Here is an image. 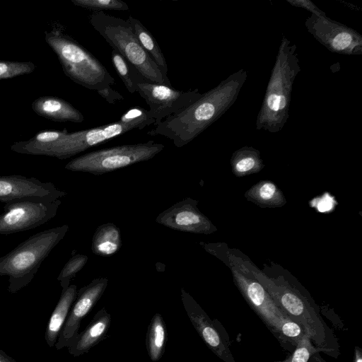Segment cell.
<instances>
[{"mask_svg": "<svg viewBox=\"0 0 362 362\" xmlns=\"http://www.w3.org/2000/svg\"><path fill=\"white\" fill-rule=\"evenodd\" d=\"M182 301L195 330L208 348L224 362H235L230 348L228 335L217 320H211L201 306L185 291Z\"/></svg>", "mask_w": 362, "mask_h": 362, "instance_id": "cell-13", "label": "cell"}, {"mask_svg": "<svg viewBox=\"0 0 362 362\" xmlns=\"http://www.w3.org/2000/svg\"><path fill=\"white\" fill-rule=\"evenodd\" d=\"M0 362H11L6 357L0 355Z\"/></svg>", "mask_w": 362, "mask_h": 362, "instance_id": "cell-33", "label": "cell"}, {"mask_svg": "<svg viewBox=\"0 0 362 362\" xmlns=\"http://www.w3.org/2000/svg\"><path fill=\"white\" fill-rule=\"evenodd\" d=\"M111 320V315L105 308L97 312L84 330L78 333L68 346L69 353L74 356H79L88 352L106 337Z\"/></svg>", "mask_w": 362, "mask_h": 362, "instance_id": "cell-17", "label": "cell"}, {"mask_svg": "<svg viewBox=\"0 0 362 362\" xmlns=\"http://www.w3.org/2000/svg\"><path fill=\"white\" fill-rule=\"evenodd\" d=\"M196 200L187 199L162 212L156 221L166 227L197 234H210L216 228L197 206Z\"/></svg>", "mask_w": 362, "mask_h": 362, "instance_id": "cell-15", "label": "cell"}, {"mask_svg": "<svg viewBox=\"0 0 362 362\" xmlns=\"http://www.w3.org/2000/svg\"><path fill=\"white\" fill-rule=\"evenodd\" d=\"M148 127L139 122H117L89 129L64 133L62 138L42 149L39 156H47L59 159L69 158L94 146L135 129Z\"/></svg>", "mask_w": 362, "mask_h": 362, "instance_id": "cell-9", "label": "cell"}, {"mask_svg": "<svg viewBox=\"0 0 362 362\" xmlns=\"http://www.w3.org/2000/svg\"><path fill=\"white\" fill-rule=\"evenodd\" d=\"M164 145L148 141L125 144L92 151L76 157L65 165L73 172L102 175L153 158L164 148Z\"/></svg>", "mask_w": 362, "mask_h": 362, "instance_id": "cell-7", "label": "cell"}, {"mask_svg": "<svg viewBox=\"0 0 362 362\" xmlns=\"http://www.w3.org/2000/svg\"><path fill=\"white\" fill-rule=\"evenodd\" d=\"M107 283L108 280L106 278L95 279L89 284L78 291L76 300L70 309L56 344L58 349L68 346L78 334L82 320L101 298Z\"/></svg>", "mask_w": 362, "mask_h": 362, "instance_id": "cell-14", "label": "cell"}, {"mask_svg": "<svg viewBox=\"0 0 362 362\" xmlns=\"http://www.w3.org/2000/svg\"><path fill=\"white\" fill-rule=\"evenodd\" d=\"M35 69L31 62L0 61V80L28 74Z\"/></svg>", "mask_w": 362, "mask_h": 362, "instance_id": "cell-29", "label": "cell"}, {"mask_svg": "<svg viewBox=\"0 0 362 362\" xmlns=\"http://www.w3.org/2000/svg\"><path fill=\"white\" fill-rule=\"evenodd\" d=\"M32 110L39 116L54 122H83V114L69 102L56 96H42L31 105Z\"/></svg>", "mask_w": 362, "mask_h": 362, "instance_id": "cell-18", "label": "cell"}, {"mask_svg": "<svg viewBox=\"0 0 362 362\" xmlns=\"http://www.w3.org/2000/svg\"><path fill=\"white\" fill-rule=\"evenodd\" d=\"M60 199L25 197L5 203L0 215V235L25 231L45 224L57 214Z\"/></svg>", "mask_w": 362, "mask_h": 362, "instance_id": "cell-10", "label": "cell"}, {"mask_svg": "<svg viewBox=\"0 0 362 362\" xmlns=\"http://www.w3.org/2000/svg\"><path fill=\"white\" fill-rule=\"evenodd\" d=\"M66 195L52 182H43L35 177L22 175L0 176V202H8L25 198L40 197L50 200L59 199Z\"/></svg>", "mask_w": 362, "mask_h": 362, "instance_id": "cell-16", "label": "cell"}, {"mask_svg": "<svg viewBox=\"0 0 362 362\" xmlns=\"http://www.w3.org/2000/svg\"><path fill=\"white\" fill-rule=\"evenodd\" d=\"M97 93L110 104H115L124 99L123 96L111 86L106 87Z\"/></svg>", "mask_w": 362, "mask_h": 362, "instance_id": "cell-31", "label": "cell"}, {"mask_svg": "<svg viewBox=\"0 0 362 362\" xmlns=\"http://www.w3.org/2000/svg\"><path fill=\"white\" fill-rule=\"evenodd\" d=\"M111 59L112 64L127 90L130 93L137 92V83L145 80L143 76L113 49L111 52Z\"/></svg>", "mask_w": 362, "mask_h": 362, "instance_id": "cell-25", "label": "cell"}, {"mask_svg": "<svg viewBox=\"0 0 362 362\" xmlns=\"http://www.w3.org/2000/svg\"><path fill=\"white\" fill-rule=\"evenodd\" d=\"M77 6L90 9L94 12L103 11H129L128 5L119 0H71Z\"/></svg>", "mask_w": 362, "mask_h": 362, "instance_id": "cell-27", "label": "cell"}, {"mask_svg": "<svg viewBox=\"0 0 362 362\" xmlns=\"http://www.w3.org/2000/svg\"><path fill=\"white\" fill-rule=\"evenodd\" d=\"M300 71L296 45H291L283 35L257 116L256 129L276 133L286 124L289 118L293 83Z\"/></svg>", "mask_w": 362, "mask_h": 362, "instance_id": "cell-3", "label": "cell"}, {"mask_svg": "<svg viewBox=\"0 0 362 362\" xmlns=\"http://www.w3.org/2000/svg\"><path fill=\"white\" fill-rule=\"evenodd\" d=\"M76 285L62 289L60 298L52 312L46 331V339L50 346L54 345L77 296Z\"/></svg>", "mask_w": 362, "mask_h": 362, "instance_id": "cell-19", "label": "cell"}, {"mask_svg": "<svg viewBox=\"0 0 362 362\" xmlns=\"http://www.w3.org/2000/svg\"><path fill=\"white\" fill-rule=\"evenodd\" d=\"M231 166L233 173L240 177L258 173L264 165L257 150L244 147L233 153Z\"/></svg>", "mask_w": 362, "mask_h": 362, "instance_id": "cell-24", "label": "cell"}, {"mask_svg": "<svg viewBox=\"0 0 362 362\" xmlns=\"http://www.w3.org/2000/svg\"><path fill=\"white\" fill-rule=\"evenodd\" d=\"M45 40L56 54L64 74L76 83L95 91L115 83L101 62L61 26L45 31Z\"/></svg>", "mask_w": 362, "mask_h": 362, "instance_id": "cell-4", "label": "cell"}, {"mask_svg": "<svg viewBox=\"0 0 362 362\" xmlns=\"http://www.w3.org/2000/svg\"><path fill=\"white\" fill-rule=\"evenodd\" d=\"M137 92L149 107V115L157 126L166 117L175 114L198 100L202 93L198 89L180 90L165 84L144 80L137 83Z\"/></svg>", "mask_w": 362, "mask_h": 362, "instance_id": "cell-11", "label": "cell"}, {"mask_svg": "<svg viewBox=\"0 0 362 362\" xmlns=\"http://www.w3.org/2000/svg\"><path fill=\"white\" fill-rule=\"evenodd\" d=\"M318 353L310 337L305 334L290 356L283 361L274 362H311L313 356Z\"/></svg>", "mask_w": 362, "mask_h": 362, "instance_id": "cell-26", "label": "cell"}, {"mask_svg": "<svg viewBox=\"0 0 362 362\" xmlns=\"http://www.w3.org/2000/svg\"><path fill=\"white\" fill-rule=\"evenodd\" d=\"M308 32L329 51L342 54H362V37L356 31L327 16L311 14L305 20Z\"/></svg>", "mask_w": 362, "mask_h": 362, "instance_id": "cell-12", "label": "cell"}, {"mask_svg": "<svg viewBox=\"0 0 362 362\" xmlns=\"http://www.w3.org/2000/svg\"><path fill=\"white\" fill-rule=\"evenodd\" d=\"M122 245L119 228L112 223L103 224L96 230L92 242V251L97 255L107 257L117 252Z\"/></svg>", "mask_w": 362, "mask_h": 362, "instance_id": "cell-21", "label": "cell"}, {"mask_svg": "<svg viewBox=\"0 0 362 362\" xmlns=\"http://www.w3.org/2000/svg\"><path fill=\"white\" fill-rule=\"evenodd\" d=\"M245 197L261 207H281L286 204V199L281 190L274 182L268 180L254 185L247 191Z\"/></svg>", "mask_w": 362, "mask_h": 362, "instance_id": "cell-23", "label": "cell"}, {"mask_svg": "<svg viewBox=\"0 0 362 362\" xmlns=\"http://www.w3.org/2000/svg\"><path fill=\"white\" fill-rule=\"evenodd\" d=\"M288 3L297 7H301L312 12V14L318 16H326L325 13L321 11L317 6L309 0H287Z\"/></svg>", "mask_w": 362, "mask_h": 362, "instance_id": "cell-30", "label": "cell"}, {"mask_svg": "<svg viewBox=\"0 0 362 362\" xmlns=\"http://www.w3.org/2000/svg\"><path fill=\"white\" fill-rule=\"evenodd\" d=\"M93 28L143 76L146 81L173 86L145 52L127 21L104 11L93 12L89 18Z\"/></svg>", "mask_w": 362, "mask_h": 362, "instance_id": "cell-6", "label": "cell"}, {"mask_svg": "<svg viewBox=\"0 0 362 362\" xmlns=\"http://www.w3.org/2000/svg\"><path fill=\"white\" fill-rule=\"evenodd\" d=\"M230 262L236 286L250 307L278 340L281 325L290 318L279 308L264 286L247 270L243 260L239 261L233 256Z\"/></svg>", "mask_w": 362, "mask_h": 362, "instance_id": "cell-8", "label": "cell"}, {"mask_svg": "<svg viewBox=\"0 0 362 362\" xmlns=\"http://www.w3.org/2000/svg\"><path fill=\"white\" fill-rule=\"evenodd\" d=\"M127 21L131 25L132 30L137 37L140 45L159 67L163 76L167 80L168 65L165 57L156 39L150 31L138 19L129 16Z\"/></svg>", "mask_w": 362, "mask_h": 362, "instance_id": "cell-20", "label": "cell"}, {"mask_svg": "<svg viewBox=\"0 0 362 362\" xmlns=\"http://www.w3.org/2000/svg\"><path fill=\"white\" fill-rule=\"evenodd\" d=\"M168 339L166 325L159 313L151 318L146 333V348L148 356L153 362L158 361L165 352Z\"/></svg>", "mask_w": 362, "mask_h": 362, "instance_id": "cell-22", "label": "cell"}, {"mask_svg": "<svg viewBox=\"0 0 362 362\" xmlns=\"http://www.w3.org/2000/svg\"><path fill=\"white\" fill-rule=\"evenodd\" d=\"M68 230V225H63L37 233L0 257V276H8L11 292L17 291L33 279L43 260Z\"/></svg>", "mask_w": 362, "mask_h": 362, "instance_id": "cell-5", "label": "cell"}, {"mask_svg": "<svg viewBox=\"0 0 362 362\" xmlns=\"http://www.w3.org/2000/svg\"><path fill=\"white\" fill-rule=\"evenodd\" d=\"M246 77L243 69L231 74L191 105L166 117L147 134L160 135L173 141L177 147L184 146L233 104Z\"/></svg>", "mask_w": 362, "mask_h": 362, "instance_id": "cell-1", "label": "cell"}, {"mask_svg": "<svg viewBox=\"0 0 362 362\" xmlns=\"http://www.w3.org/2000/svg\"><path fill=\"white\" fill-rule=\"evenodd\" d=\"M87 261L88 256L84 255L78 254L70 258L57 277L62 289L69 286L70 281L83 269Z\"/></svg>", "mask_w": 362, "mask_h": 362, "instance_id": "cell-28", "label": "cell"}, {"mask_svg": "<svg viewBox=\"0 0 362 362\" xmlns=\"http://www.w3.org/2000/svg\"><path fill=\"white\" fill-rule=\"evenodd\" d=\"M354 362H362V351L361 349L358 346H355L354 348Z\"/></svg>", "mask_w": 362, "mask_h": 362, "instance_id": "cell-32", "label": "cell"}, {"mask_svg": "<svg viewBox=\"0 0 362 362\" xmlns=\"http://www.w3.org/2000/svg\"><path fill=\"white\" fill-rule=\"evenodd\" d=\"M243 262L255 279L264 286L279 308L304 328L319 352L337 358L340 354L337 339L323 320L313 300L281 276L269 277L251 263Z\"/></svg>", "mask_w": 362, "mask_h": 362, "instance_id": "cell-2", "label": "cell"}]
</instances>
